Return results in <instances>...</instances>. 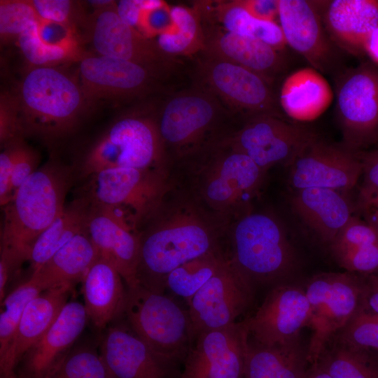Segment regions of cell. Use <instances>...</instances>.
Listing matches in <instances>:
<instances>
[{"label":"cell","instance_id":"cell-1","mask_svg":"<svg viewBox=\"0 0 378 378\" xmlns=\"http://www.w3.org/2000/svg\"><path fill=\"white\" fill-rule=\"evenodd\" d=\"M139 232V285L164 294L167 276L182 264L221 248L220 231L210 217L190 203L164 204Z\"/></svg>","mask_w":378,"mask_h":378},{"label":"cell","instance_id":"cell-2","mask_svg":"<svg viewBox=\"0 0 378 378\" xmlns=\"http://www.w3.org/2000/svg\"><path fill=\"white\" fill-rule=\"evenodd\" d=\"M74 177L69 166L49 160L24 182L3 207L0 265L11 276L28 261L39 236L63 212Z\"/></svg>","mask_w":378,"mask_h":378},{"label":"cell","instance_id":"cell-3","mask_svg":"<svg viewBox=\"0 0 378 378\" xmlns=\"http://www.w3.org/2000/svg\"><path fill=\"white\" fill-rule=\"evenodd\" d=\"M22 135L46 140L69 132L88 104L78 79L57 66H35L13 95Z\"/></svg>","mask_w":378,"mask_h":378},{"label":"cell","instance_id":"cell-4","mask_svg":"<svg viewBox=\"0 0 378 378\" xmlns=\"http://www.w3.org/2000/svg\"><path fill=\"white\" fill-rule=\"evenodd\" d=\"M225 251L232 265L255 292L286 283L296 266L295 249L281 223L265 213H247L230 230Z\"/></svg>","mask_w":378,"mask_h":378},{"label":"cell","instance_id":"cell-5","mask_svg":"<svg viewBox=\"0 0 378 378\" xmlns=\"http://www.w3.org/2000/svg\"><path fill=\"white\" fill-rule=\"evenodd\" d=\"M167 170L118 167L90 176L85 196L118 224L139 232L164 204L169 190Z\"/></svg>","mask_w":378,"mask_h":378},{"label":"cell","instance_id":"cell-6","mask_svg":"<svg viewBox=\"0 0 378 378\" xmlns=\"http://www.w3.org/2000/svg\"><path fill=\"white\" fill-rule=\"evenodd\" d=\"M130 329L171 368L185 360L194 343L188 310L165 294L127 288L120 316Z\"/></svg>","mask_w":378,"mask_h":378},{"label":"cell","instance_id":"cell-7","mask_svg":"<svg viewBox=\"0 0 378 378\" xmlns=\"http://www.w3.org/2000/svg\"><path fill=\"white\" fill-rule=\"evenodd\" d=\"M166 162L155 115L132 113L117 119L92 145L79 172L90 177L118 167L166 170Z\"/></svg>","mask_w":378,"mask_h":378},{"label":"cell","instance_id":"cell-8","mask_svg":"<svg viewBox=\"0 0 378 378\" xmlns=\"http://www.w3.org/2000/svg\"><path fill=\"white\" fill-rule=\"evenodd\" d=\"M363 287V277L346 271L321 273L308 281L304 289L310 309V365L316 363L332 339L359 312Z\"/></svg>","mask_w":378,"mask_h":378},{"label":"cell","instance_id":"cell-9","mask_svg":"<svg viewBox=\"0 0 378 378\" xmlns=\"http://www.w3.org/2000/svg\"><path fill=\"white\" fill-rule=\"evenodd\" d=\"M221 104L201 86L169 96L155 115L166 153L183 157L205 146L226 113Z\"/></svg>","mask_w":378,"mask_h":378},{"label":"cell","instance_id":"cell-10","mask_svg":"<svg viewBox=\"0 0 378 378\" xmlns=\"http://www.w3.org/2000/svg\"><path fill=\"white\" fill-rule=\"evenodd\" d=\"M336 114L346 148L378 143V66L364 63L344 73L336 86Z\"/></svg>","mask_w":378,"mask_h":378},{"label":"cell","instance_id":"cell-11","mask_svg":"<svg viewBox=\"0 0 378 378\" xmlns=\"http://www.w3.org/2000/svg\"><path fill=\"white\" fill-rule=\"evenodd\" d=\"M317 136L312 130L280 116L259 115L246 119L240 129L218 142L247 155L267 172L277 164L289 167Z\"/></svg>","mask_w":378,"mask_h":378},{"label":"cell","instance_id":"cell-12","mask_svg":"<svg viewBox=\"0 0 378 378\" xmlns=\"http://www.w3.org/2000/svg\"><path fill=\"white\" fill-rule=\"evenodd\" d=\"M198 74L201 87L246 119L259 115H279L270 81L227 60L203 53Z\"/></svg>","mask_w":378,"mask_h":378},{"label":"cell","instance_id":"cell-13","mask_svg":"<svg viewBox=\"0 0 378 378\" xmlns=\"http://www.w3.org/2000/svg\"><path fill=\"white\" fill-rule=\"evenodd\" d=\"M216 144L219 150L203 170L199 192L207 206L222 216L252 198L266 172L247 155Z\"/></svg>","mask_w":378,"mask_h":378},{"label":"cell","instance_id":"cell-14","mask_svg":"<svg viewBox=\"0 0 378 378\" xmlns=\"http://www.w3.org/2000/svg\"><path fill=\"white\" fill-rule=\"evenodd\" d=\"M87 38L96 55L134 62L160 74L173 66L155 41L144 36L118 15L116 2L94 10L85 24Z\"/></svg>","mask_w":378,"mask_h":378},{"label":"cell","instance_id":"cell-15","mask_svg":"<svg viewBox=\"0 0 378 378\" xmlns=\"http://www.w3.org/2000/svg\"><path fill=\"white\" fill-rule=\"evenodd\" d=\"M255 290L227 258L188 302L192 337L234 323L252 305Z\"/></svg>","mask_w":378,"mask_h":378},{"label":"cell","instance_id":"cell-16","mask_svg":"<svg viewBox=\"0 0 378 378\" xmlns=\"http://www.w3.org/2000/svg\"><path fill=\"white\" fill-rule=\"evenodd\" d=\"M309 304L304 289L281 284L270 289L262 302L244 318L249 341L266 346L288 344L300 340L307 327Z\"/></svg>","mask_w":378,"mask_h":378},{"label":"cell","instance_id":"cell-17","mask_svg":"<svg viewBox=\"0 0 378 378\" xmlns=\"http://www.w3.org/2000/svg\"><path fill=\"white\" fill-rule=\"evenodd\" d=\"M361 175L360 153L317 136L289 166L288 183L296 190L315 188L342 191L353 188Z\"/></svg>","mask_w":378,"mask_h":378},{"label":"cell","instance_id":"cell-18","mask_svg":"<svg viewBox=\"0 0 378 378\" xmlns=\"http://www.w3.org/2000/svg\"><path fill=\"white\" fill-rule=\"evenodd\" d=\"M244 319L200 333L185 360L179 378H242L248 346Z\"/></svg>","mask_w":378,"mask_h":378},{"label":"cell","instance_id":"cell-19","mask_svg":"<svg viewBox=\"0 0 378 378\" xmlns=\"http://www.w3.org/2000/svg\"><path fill=\"white\" fill-rule=\"evenodd\" d=\"M78 75L88 103L145 95L156 90L161 76L143 65L96 54L79 59Z\"/></svg>","mask_w":378,"mask_h":378},{"label":"cell","instance_id":"cell-20","mask_svg":"<svg viewBox=\"0 0 378 378\" xmlns=\"http://www.w3.org/2000/svg\"><path fill=\"white\" fill-rule=\"evenodd\" d=\"M322 1L279 0L278 18L286 44L319 72L330 71L335 52L321 13Z\"/></svg>","mask_w":378,"mask_h":378},{"label":"cell","instance_id":"cell-21","mask_svg":"<svg viewBox=\"0 0 378 378\" xmlns=\"http://www.w3.org/2000/svg\"><path fill=\"white\" fill-rule=\"evenodd\" d=\"M88 315L83 304L68 302L47 332L26 352L16 378H50L83 331Z\"/></svg>","mask_w":378,"mask_h":378},{"label":"cell","instance_id":"cell-22","mask_svg":"<svg viewBox=\"0 0 378 378\" xmlns=\"http://www.w3.org/2000/svg\"><path fill=\"white\" fill-rule=\"evenodd\" d=\"M99 346L110 378H167L172 368L120 316L104 330Z\"/></svg>","mask_w":378,"mask_h":378},{"label":"cell","instance_id":"cell-23","mask_svg":"<svg viewBox=\"0 0 378 378\" xmlns=\"http://www.w3.org/2000/svg\"><path fill=\"white\" fill-rule=\"evenodd\" d=\"M73 286L63 285L41 292L26 307L14 337L0 358V378H16L26 352L47 332L68 302Z\"/></svg>","mask_w":378,"mask_h":378},{"label":"cell","instance_id":"cell-24","mask_svg":"<svg viewBox=\"0 0 378 378\" xmlns=\"http://www.w3.org/2000/svg\"><path fill=\"white\" fill-rule=\"evenodd\" d=\"M202 25L204 48L202 52L244 66L270 82L272 76L284 67V60L279 51L267 43L229 31L216 27L214 23L211 24L208 22L206 24L202 22Z\"/></svg>","mask_w":378,"mask_h":378},{"label":"cell","instance_id":"cell-25","mask_svg":"<svg viewBox=\"0 0 378 378\" xmlns=\"http://www.w3.org/2000/svg\"><path fill=\"white\" fill-rule=\"evenodd\" d=\"M87 233L99 255L115 268L126 288L139 286L136 270L140 248L139 233L119 225L92 204Z\"/></svg>","mask_w":378,"mask_h":378},{"label":"cell","instance_id":"cell-26","mask_svg":"<svg viewBox=\"0 0 378 378\" xmlns=\"http://www.w3.org/2000/svg\"><path fill=\"white\" fill-rule=\"evenodd\" d=\"M321 13L332 41L353 54L364 51L368 36L378 27V1L375 0L322 1Z\"/></svg>","mask_w":378,"mask_h":378},{"label":"cell","instance_id":"cell-27","mask_svg":"<svg viewBox=\"0 0 378 378\" xmlns=\"http://www.w3.org/2000/svg\"><path fill=\"white\" fill-rule=\"evenodd\" d=\"M81 282L88 321L104 330L122 314L127 294L125 281L115 268L99 255Z\"/></svg>","mask_w":378,"mask_h":378},{"label":"cell","instance_id":"cell-28","mask_svg":"<svg viewBox=\"0 0 378 378\" xmlns=\"http://www.w3.org/2000/svg\"><path fill=\"white\" fill-rule=\"evenodd\" d=\"M291 206L304 223L328 245L353 216L351 205L340 191L328 188L296 190Z\"/></svg>","mask_w":378,"mask_h":378},{"label":"cell","instance_id":"cell-29","mask_svg":"<svg viewBox=\"0 0 378 378\" xmlns=\"http://www.w3.org/2000/svg\"><path fill=\"white\" fill-rule=\"evenodd\" d=\"M332 90L321 72L312 67L294 71L284 80L279 102L284 112L300 122L314 120L330 106Z\"/></svg>","mask_w":378,"mask_h":378},{"label":"cell","instance_id":"cell-30","mask_svg":"<svg viewBox=\"0 0 378 378\" xmlns=\"http://www.w3.org/2000/svg\"><path fill=\"white\" fill-rule=\"evenodd\" d=\"M336 262L346 272H378V229L352 216L328 245Z\"/></svg>","mask_w":378,"mask_h":378},{"label":"cell","instance_id":"cell-31","mask_svg":"<svg viewBox=\"0 0 378 378\" xmlns=\"http://www.w3.org/2000/svg\"><path fill=\"white\" fill-rule=\"evenodd\" d=\"M307 347L300 340L266 346L248 340L244 378H304L309 367Z\"/></svg>","mask_w":378,"mask_h":378},{"label":"cell","instance_id":"cell-32","mask_svg":"<svg viewBox=\"0 0 378 378\" xmlns=\"http://www.w3.org/2000/svg\"><path fill=\"white\" fill-rule=\"evenodd\" d=\"M99 253L87 233H80L59 249L38 270L31 273L43 290L82 281Z\"/></svg>","mask_w":378,"mask_h":378},{"label":"cell","instance_id":"cell-33","mask_svg":"<svg viewBox=\"0 0 378 378\" xmlns=\"http://www.w3.org/2000/svg\"><path fill=\"white\" fill-rule=\"evenodd\" d=\"M90 211L91 203L85 196L65 206L32 246L28 260L31 273L38 270L74 237L86 232Z\"/></svg>","mask_w":378,"mask_h":378},{"label":"cell","instance_id":"cell-34","mask_svg":"<svg viewBox=\"0 0 378 378\" xmlns=\"http://www.w3.org/2000/svg\"><path fill=\"white\" fill-rule=\"evenodd\" d=\"M197 7L202 15L216 20L229 31L257 38L278 51L284 50L287 45L279 24L254 18L234 1H216L215 6H211V11L204 10L198 4Z\"/></svg>","mask_w":378,"mask_h":378},{"label":"cell","instance_id":"cell-35","mask_svg":"<svg viewBox=\"0 0 378 378\" xmlns=\"http://www.w3.org/2000/svg\"><path fill=\"white\" fill-rule=\"evenodd\" d=\"M176 24L174 32L157 37L159 48L169 57L190 55L202 52L204 33L200 13L197 7L184 6L172 7Z\"/></svg>","mask_w":378,"mask_h":378},{"label":"cell","instance_id":"cell-36","mask_svg":"<svg viewBox=\"0 0 378 378\" xmlns=\"http://www.w3.org/2000/svg\"><path fill=\"white\" fill-rule=\"evenodd\" d=\"M316 363L331 378H378V365L370 359L367 351L344 343L335 337Z\"/></svg>","mask_w":378,"mask_h":378},{"label":"cell","instance_id":"cell-37","mask_svg":"<svg viewBox=\"0 0 378 378\" xmlns=\"http://www.w3.org/2000/svg\"><path fill=\"white\" fill-rule=\"evenodd\" d=\"M227 257L222 248L190 260L167 277L166 288L187 303L225 265Z\"/></svg>","mask_w":378,"mask_h":378},{"label":"cell","instance_id":"cell-38","mask_svg":"<svg viewBox=\"0 0 378 378\" xmlns=\"http://www.w3.org/2000/svg\"><path fill=\"white\" fill-rule=\"evenodd\" d=\"M43 290L32 277L15 287L1 302L0 358L9 347L27 304Z\"/></svg>","mask_w":378,"mask_h":378},{"label":"cell","instance_id":"cell-39","mask_svg":"<svg viewBox=\"0 0 378 378\" xmlns=\"http://www.w3.org/2000/svg\"><path fill=\"white\" fill-rule=\"evenodd\" d=\"M39 21L32 22L15 41L31 67L57 66V64L71 59H80L83 56L80 52L43 40L38 33Z\"/></svg>","mask_w":378,"mask_h":378},{"label":"cell","instance_id":"cell-40","mask_svg":"<svg viewBox=\"0 0 378 378\" xmlns=\"http://www.w3.org/2000/svg\"><path fill=\"white\" fill-rule=\"evenodd\" d=\"M50 378H110L99 351L90 345L73 347Z\"/></svg>","mask_w":378,"mask_h":378},{"label":"cell","instance_id":"cell-41","mask_svg":"<svg viewBox=\"0 0 378 378\" xmlns=\"http://www.w3.org/2000/svg\"><path fill=\"white\" fill-rule=\"evenodd\" d=\"M40 20L31 1L1 0L0 1L1 41L18 39L32 22Z\"/></svg>","mask_w":378,"mask_h":378},{"label":"cell","instance_id":"cell-42","mask_svg":"<svg viewBox=\"0 0 378 378\" xmlns=\"http://www.w3.org/2000/svg\"><path fill=\"white\" fill-rule=\"evenodd\" d=\"M335 337L356 349L378 352V315L359 310Z\"/></svg>","mask_w":378,"mask_h":378},{"label":"cell","instance_id":"cell-43","mask_svg":"<svg viewBox=\"0 0 378 378\" xmlns=\"http://www.w3.org/2000/svg\"><path fill=\"white\" fill-rule=\"evenodd\" d=\"M172 7L163 1H141L136 29L148 39L174 31ZM152 40V39H151Z\"/></svg>","mask_w":378,"mask_h":378},{"label":"cell","instance_id":"cell-44","mask_svg":"<svg viewBox=\"0 0 378 378\" xmlns=\"http://www.w3.org/2000/svg\"><path fill=\"white\" fill-rule=\"evenodd\" d=\"M31 4L38 16L44 21L69 26L76 29L77 23L86 22L77 1L69 0H32Z\"/></svg>","mask_w":378,"mask_h":378},{"label":"cell","instance_id":"cell-45","mask_svg":"<svg viewBox=\"0 0 378 378\" xmlns=\"http://www.w3.org/2000/svg\"><path fill=\"white\" fill-rule=\"evenodd\" d=\"M38 155L22 140L13 166L10 186L12 197L24 182L38 169Z\"/></svg>","mask_w":378,"mask_h":378},{"label":"cell","instance_id":"cell-46","mask_svg":"<svg viewBox=\"0 0 378 378\" xmlns=\"http://www.w3.org/2000/svg\"><path fill=\"white\" fill-rule=\"evenodd\" d=\"M22 140L19 139L6 144L0 154V204L2 207L12 198L11 175Z\"/></svg>","mask_w":378,"mask_h":378},{"label":"cell","instance_id":"cell-47","mask_svg":"<svg viewBox=\"0 0 378 378\" xmlns=\"http://www.w3.org/2000/svg\"><path fill=\"white\" fill-rule=\"evenodd\" d=\"M237 5L255 19L275 22L279 13V0H234Z\"/></svg>","mask_w":378,"mask_h":378},{"label":"cell","instance_id":"cell-48","mask_svg":"<svg viewBox=\"0 0 378 378\" xmlns=\"http://www.w3.org/2000/svg\"><path fill=\"white\" fill-rule=\"evenodd\" d=\"M363 182L360 190L378 192V148L360 153Z\"/></svg>","mask_w":378,"mask_h":378},{"label":"cell","instance_id":"cell-49","mask_svg":"<svg viewBox=\"0 0 378 378\" xmlns=\"http://www.w3.org/2000/svg\"><path fill=\"white\" fill-rule=\"evenodd\" d=\"M363 293L360 310L378 315V274L363 275Z\"/></svg>","mask_w":378,"mask_h":378},{"label":"cell","instance_id":"cell-50","mask_svg":"<svg viewBox=\"0 0 378 378\" xmlns=\"http://www.w3.org/2000/svg\"><path fill=\"white\" fill-rule=\"evenodd\" d=\"M358 205L364 220L378 229V192L360 189Z\"/></svg>","mask_w":378,"mask_h":378},{"label":"cell","instance_id":"cell-51","mask_svg":"<svg viewBox=\"0 0 378 378\" xmlns=\"http://www.w3.org/2000/svg\"><path fill=\"white\" fill-rule=\"evenodd\" d=\"M141 1L123 0L116 3L117 11L120 17L129 25L136 29Z\"/></svg>","mask_w":378,"mask_h":378},{"label":"cell","instance_id":"cell-52","mask_svg":"<svg viewBox=\"0 0 378 378\" xmlns=\"http://www.w3.org/2000/svg\"><path fill=\"white\" fill-rule=\"evenodd\" d=\"M366 52L374 62L378 63V27L368 36L364 46Z\"/></svg>","mask_w":378,"mask_h":378},{"label":"cell","instance_id":"cell-53","mask_svg":"<svg viewBox=\"0 0 378 378\" xmlns=\"http://www.w3.org/2000/svg\"><path fill=\"white\" fill-rule=\"evenodd\" d=\"M304 378H331L318 364L310 365Z\"/></svg>","mask_w":378,"mask_h":378},{"label":"cell","instance_id":"cell-54","mask_svg":"<svg viewBox=\"0 0 378 378\" xmlns=\"http://www.w3.org/2000/svg\"><path fill=\"white\" fill-rule=\"evenodd\" d=\"M376 274H378V272H377V273H376Z\"/></svg>","mask_w":378,"mask_h":378}]
</instances>
